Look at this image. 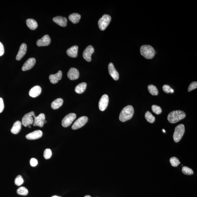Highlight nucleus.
Instances as JSON below:
<instances>
[{
    "mask_svg": "<svg viewBox=\"0 0 197 197\" xmlns=\"http://www.w3.org/2000/svg\"><path fill=\"white\" fill-rule=\"evenodd\" d=\"M52 197H61L57 196H52Z\"/></svg>",
    "mask_w": 197,
    "mask_h": 197,
    "instance_id": "41",
    "label": "nucleus"
},
{
    "mask_svg": "<svg viewBox=\"0 0 197 197\" xmlns=\"http://www.w3.org/2000/svg\"><path fill=\"white\" fill-rule=\"evenodd\" d=\"M29 128H31V126H29Z\"/></svg>",
    "mask_w": 197,
    "mask_h": 197,
    "instance_id": "44",
    "label": "nucleus"
},
{
    "mask_svg": "<svg viewBox=\"0 0 197 197\" xmlns=\"http://www.w3.org/2000/svg\"><path fill=\"white\" fill-rule=\"evenodd\" d=\"M17 194L19 195L25 196L28 194V191L26 187H21L17 190Z\"/></svg>",
    "mask_w": 197,
    "mask_h": 197,
    "instance_id": "29",
    "label": "nucleus"
},
{
    "mask_svg": "<svg viewBox=\"0 0 197 197\" xmlns=\"http://www.w3.org/2000/svg\"><path fill=\"white\" fill-rule=\"evenodd\" d=\"M186 117V114L184 112L181 110H176L169 114L168 119L170 123H175L184 119Z\"/></svg>",
    "mask_w": 197,
    "mask_h": 197,
    "instance_id": "2",
    "label": "nucleus"
},
{
    "mask_svg": "<svg viewBox=\"0 0 197 197\" xmlns=\"http://www.w3.org/2000/svg\"><path fill=\"white\" fill-rule=\"evenodd\" d=\"M145 117L146 119L147 122L150 123H153L155 121V117L149 111L146 112L145 114Z\"/></svg>",
    "mask_w": 197,
    "mask_h": 197,
    "instance_id": "28",
    "label": "nucleus"
},
{
    "mask_svg": "<svg viewBox=\"0 0 197 197\" xmlns=\"http://www.w3.org/2000/svg\"><path fill=\"white\" fill-rule=\"evenodd\" d=\"M67 76L70 80H75L78 79L79 76V71L75 68H72L68 72Z\"/></svg>",
    "mask_w": 197,
    "mask_h": 197,
    "instance_id": "15",
    "label": "nucleus"
},
{
    "mask_svg": "<svg viewBox=\"0 0 197 197\" xmlns=\"http://www.w3.org/2000/svg\"><path fill=\"white\" fill-rule=\"evenodd\" d=\"M78 46L74 45L66 50L67 55L71 58H76L78 56Z\"/></svg>",
    "mask_w": 197,
    "mask_h": 197,
    "instance_id": "20",
    "label": "nucleus"
},
{
    "mask_svg": "<svg viewBox=\"0 0 197 197\" xmlns=\"http://www.w3.org/2000/svg\"><path fill=\"white\" fill-rule=\"evenodd\" d=\"M162 130H163V132H164L165 133H166V131H165V130L164 129H163Z\"/></svg>",
    "mask_w": 197,
    "mask_h": 197,
    "instance_id": "42",
    "label": "nucleus"
},
{
    "mask_svg": "<svg viewBox=\"0 0 197 197\" xmlns=\"http://www.w3.org/2000/svg\"><path fill=\"white\" fill-rule=\"evenodd\" d=\"M63 99L61 98H58L54 100L51 104V107L54 110L59 108L62 106L63 103Z\"/></svg>",
    "mask_w": 197,
    "mask_h": 197,
    "instance_id": "26",
    "label": "nucleus"
},
{
    "mask_svg": "<svg viewBox=\"0 0 197 197\" xmlns=\"http://www.w3.org/2000/svg\"><path fill=\"white\" fill-rule=\"evenodd\" d=\"M182 172L186 175H190L194 174V171L191 168L187 166H183L182 169Z\"/></svg>",
    "mask_w": 197,
    "mask_h": 197,
    "instance_id": "31",
    "label": "nucleus"
},
{
    "mask_svg": "<svg viewBox=\"0 0 197 197\" xmlns=\"http://www.w3.org/2000/svg\"><path fill=\"white\" fill-rule=\"evenodd\" d=\"M88 121V118L86 116L80 117L74 122L72 126L73 130H76L84 125Z\"/></svg>",
    "mask_w": 197,
    "mask_h": 197,
    "instance_id": "8",
    "label": "nucleus"
},
{
    "mask_svg": "<svg viewBox=\"0 0 197 197\" xmlns=\"http://www.w3.org/2000/svg\"><path fill=\"white\" fill-rule=\"evenodd\" d=\"M36 117L35 114L33 111L30 112L25 114L22 119V124L26 127L31 126L33 123Z\"/></svg>",
    "mask_w": 197,
    "mask_h": 197,
    "instance_id": "6",
    "label": "nucleus"
},
{
    "mask_svg": "<svg viewBox=\"0 0 197 197\" xmlns=\"http://www.w3.org/2000/svg\"><path fill=\"white\" fill-rule=\"evenodd\" d=\"M162 90L168 94V93H172L174 92V90L169 85H164L162 86Z\"/></svg>",
    "mask_w": 197,
    "mask_h": 197,
    "instance_id": "35",
    "label": "nucleus"
},
{
    "mask_svg": "<svg viewBox=\"0 0 197 197\" xmlns=\"http://www.w3.org/2000/svg\"><path fill=\"white\" fill-rule=\"evenodd\" d=\"M45 114L43 113H41L38 116L34 118L33 125L34 126H38L42 127H43L44 121L45 120Z\"/></svg>",
    "mask_w": 197,
    "mask_h": 197,
    "instance_id": "11",
    "label": "nucleus"
},
{
    "mask_svg": "<svg viewBox=\"0 0 197 197\" xmlns=\"http://www.w3.org/2000/svg\"><path fill=\"white\" fill-rule=\"evenodd\" d=\"M22 123L19 121L15 122L11 129V132L13 134H17L20 131Z\"/></svg>",
    "mask_w": 197,
    "mask_h": 197,
    "instance_id": "23",
    "label": "nucleus"
},
{
    "mask_svg": "<svg viewBox=\"0 0 197 197\" xmlns=\"http://www.w3.org/2000/svg\"><path fill=\"white\" fill-rule=\"evenodd\" d=\"M197 88V82H192V83L189 86L188 88V91L190 92L192 91L194 89Z\"/></svg>",
    "mask_w": 197,
    "mask_h": 197,
    "instance_id": "36",
    "label": "nucleus"
},
{
    "mask_svg": "<svg viewBox=\"0 0 197 197\" xmlns=\"http://www.w3.org/2000/svg\"><path fill=\"white\" fill-rule=\"evenodd\" d=\"M148 90L150 94L153 96L157 95L158 91L157 88L155 86L151 84L148 86Z\"/></svg>",
    "mask_w": 197,
    "mask_h": 197,
    "instance_id": "27",
    "label": "nucleus"
},
{
    "mask_svg": "<svg viewBox=\"0 0 197 197\" xmlns=\"http://www.w3.org/2000/svg\"><path fill=\"white\" fill-rule=\"evenodd\" d=\"M134 109L133 106L128 105L122 109L120 114L119 119L122 122H125L131 119L133 115Z\"/></svg>",
    "mask_w": 197,
    "mask_h": 197,
    "instance_id": "1",
    "label": "nucleus"
},
{
    "mask_svg": "<svg viewBox=\"0 0 197 197\" xmlns=\"http://www.w3.org/2000/svg\"><path fill=\"white\" fill-rule=\"evenodd\" d=\"M141 55L147 59H152L155 54V51L153 48L149 45H142L140 48Z\"/></svg>",
    "mask_w": 197,
    "mask_h": 197,
    "instance_id": "3",
    "label": "nucleus"
},
{
    "mask_svg": "<svg viewBox=\"0 0 197 197\" xmlns=\"http://www.w3.org/2000/svg\"><path fill=\"white\" fill-rule=\"evenodd\" d=\"M53 20L57 24L62 27H66L67 25V20L65 17L57 16L53 18Z\"/></svg>",
    "mask_w": 197,
    "mask_h": 197,
    "instance_id": "19",
    "label": "nucleus"
},
{
    "mask_svg": "<svg viewBox=\"0 0 197 197\" xmlns=\"http://www.w3.org/2000/svg\"><path fill=\"white\" fill-rule=\"evenodd\" d=\"M62 71L59 70L58 72L55 74H50L49 76V80L50 82L53 84L58 83V81L62 79Z\"/></svg>",
    "mask_w": 197,
    "mask_h": 197,
    "instance_id": "18",
    "label": "nucleus"
},
{
    "mask_svg": "<svg viewBox=\"0 0 197 197\" xmlns=\"http://www.w3.org/2000/svg\"><path fill=\"white\" fill-rule=\"evenodd\" d=\"M185 132V126L183 124L179 125L176 127L173 135L175 142H178L180 140Z\"/></svg>",
    "mask_w": 197,
    "mask_h": 197,
    "instance_id": "4",
    "label": "nucleus"
},
{
    "mask_svg": "<svg viewBox=\"0 0 197 197\" xmlns=\"http://www.w3.org/2000/svg\"><path fill=\"white\" fill-rule=\"evenodd\" d=\"M76 117V114L74 113H70L66 116L62 121V126L67 127L70 125Z\"/></svg>",
    "mask_w": 197,
    "mask_h": 197,
    "instance_id": "7",
    "label": "nucleus"
},
{
    "mask_svg": "<svg viewBox=\"0 0 197 197\" xmlns=\"http://www.w3.org/2000/svg\"><path fill=\"white\" fill-rule=\"evenodd\" d=\"M69 19L73 23L76 24L79 22L81 15L78 13H73L69 16Z\"/></svg>",
    "mask_w": 197,
    "mask_h": 197,
    "instance_id": "25",
    "label": "nucleus"
},
{
    "mask_svg": "<svg viewBox=\"0 0 197 197\" xmlns=\"http://www.w3.org/2000/svg\"><path fill=\"white\" fill-rule=\"evenodd\" d=\"M41 90H41V87L40 86H34L30 89L29 91V95L32 98H36L41 94Z\"/></svg>",
    "mask_w": 197,
    "mask_h": 197,
    "instance_id": "21",
    "label": "nucleus"
},
{
    "mask_svg": "<svg viewBox=\"0 0 197 197\" xmlns=\"http://www.w3.org/2000/svg\"><path fill=\"white\" fill-rule=\"evenodd\" d=\"M36 60L34 58H29L24 64L22 68L23 71H26L30 70L35 65Z\"/></svg>",
    "mask_w": 197,
    "mask_h": 197,
    "instance_id": "14",
    "label": "nucleus"
},
{
    "mask_svg": "<svg viewBox=\"0 0 197 197\" xmlns=\"http://www.w3.org/2000/svg\"><path fill=\"white\" fill-rule=\"evenodd\" d=\"M30 164L32 166H36L38 164V161L35 158H32L30 159Z\"/></svg>",
    "mask_w": 197,
    "mask_h": 197,
    "instance_id": "37",
    "label": "nucleus"
},
{
    "mask_svg": "<svg viewBox=\"0 0 197 197\" xmlns=\"http://www.w3.org/2000/svg\"><path fill=\"white\" fill-rule=\"evenodd\" d=\"M151 109L153 112L155 113L157 115H159L162 113L161 108L159 106L157 105H153L151 107Z\"/></svg>",
    "mask_w": 197,
    "mask_h": 197,
    "instance_id": "32",
    "label": "nucleus"
},
{
    "mask_svg": "<svg viewBox=\"0 0 197 197\" xmlns=\"http://www.w3.org/2000/svg\"><path fill=\"white\" fill-rule=\"evenodd\" d=\"M27 27L31 30H34L38 27V24L36 21L33 19H28L26 21Z\"/></svg>",
    "mask_w": 197,
    "mask_h": 197,
    "instance_id": "22",
    "label": "nucleus"
},
{
    "mask_svg": "<svg viewBox=\"0 0 197 197\" xmlns=\"http://www.w3.org/2000/svg\"><path fill=\"white\" fill-rule=\"evenodd\" d=\"M46 123V121L45 120L44 121V123Z\"/></svg>",
    "mask_w": 197,
    "mask_h": 197,
    "instance_id": "43",
    "label": "nucleus"
},
{
    "mask_svg": "<svg viewBox=\"0 0 197 197\" xmlns=\"http://www.w3.org/2000/svg\"><path fill=\"white\" fill-rule=\"evenodd\" d=\"M84 197H91V196H90V195H86V196H85Z\"/></svg>",
    "mask_w": 197,
    "mask_h": 197,
    "instance_id": "40",
    "label": "nucleus"
},
{
    "mask_svg": "<svg viewBox=\"0 0 197 197\" xmlns=\"http://www.w3.org/2000/svg\"><path fill=\"white\" fill-rule=\"evenodd\" d=\"M111 19V16L109 15H104L102 18L100 19L98 22V27L100 30L102 31L105 30L109 26Z\"/></svg>",
    "mask_w": 197,
    "mask_h": 197,
    "instance_id": "5",
    "label": "nucleus"
},
{
    "mask_svg": "<svg viewBox=\"0 0 197 197\" xmlns=\"http://www.w3.org/2000/svg\"><path fill=\"white\" fill-rule=\"evenodd\" d=\"M51 39L48 35L44 36L40 39L37 41V45L38 46H48L51 43Z\"/></svg>",
    "mask_w": 197,
    "mask_h": 197,
    "instance_id": "13",
    "label": "nucleus"
},
{
    "mask_svg": "<svg viewBox=\"0 0 197 197\" xmlns=\"http://www.w3.org/2000/svg\"><path fill=\"white\" fill-rule=\"evenodd\" d=\"M42 132L40 130H36L27 134L26 137L29 140H34L40 138L42 136Z\"/></svg>",
    "mask_w": 197,
    "mask_h": 197,
    "instance_id": "16",
    "label": "nucleus"
},
{
    "mask_svg": "<svg viewBox=\"0 0 197 197\" xmlns=\"http://www.w3.org/2000/svg\"><path fill=\"white\" fill-rule=\"evenodd\" d=\"M94 52V48L91 45H89L86 48L83 53L84 58L88 62L91 60V55Z\"/></svg>",
    "mask_w": 197,
    "mask_h": 197,
    "instance_id": "10",
    "label": "nucleus"
},
{
    "mask_svg": "<svg viewBox=\"0 0 197 197\" xmlns=\"http://www.w3.org/2000/svg\"><path fill=\"white\" fill-rule=\"evenodd\" d=\"M23 180L21 175H18L15 180V183L17 186H20L23 183Z\"/></svg>",
    "mask_w": 197,
    "mask_h": 197,
    "instance_id": "33",
    "label": "nucleus"
},
{
    "mask_svg": "<svg viewBox=\"0 0 197 197\" xmlns=\"http://www.w3.org/2000/svg\"><path fill=\"white\" fill-rule=\"evenodd\" d=\"M109 74L115 80H118L119 78V74L114 67V64L111 62L109 63L108 66Z\"/></svg>",
    "mask_w": 197,
    "mask_h": 197,
    "instance_id": "12",
    "label": "nucleus"
},
{
    "mask_svg": "<svg viewBox=\"0 0 197 197\" xmlns=\"http://www.w3.org/2000/svg\"><path fill=\"white\" fill-rule=\"evenodd\" d=\"M170 162L172 166H174V167H177L180 163V162L179 159L175 157H172L170 158Z\"/></svg>",
    "mask_w": 197,
    "mask_h": 197,
    "instance_id": "30",
    "label": "nucleus"
},
{
    "mask_svg": "<svg viewBox=\"0 0 197 197\" xmlns=\"http://www.w3.org/2000/svg\"><path fill=\"white\" fill-rule=\"evenodd\" d=\"M87 84L86 82H82L76 86L75 91L78 94H80L84 92L86 88Z\"/></svg>",
    "mask_w": 197,
    "mask_h": 197,
    "instance_id": "24",
    "label": "nucleus"
},
{
    "mask_svg": "<svg viewBox=\"0 0 197 197\" xmlns=\"http://www.w3.org/2000/svg\"><path fill=\"white\" fill-rule=\"evenodd\" d=\"M27 45L25 43H23L21 45L19 50L16 56V59L17 60L19 61L23 58L25 55L27 51Z\"/></svg>",
    "mask_w": 197,
    "mask_h": 197,
    "instance_id": "17",
    "label": "nucleus"
},
{
    "mask_svg": "<svg viewBox=\"0 0 197 197\" xmlns=\"http://www.w3.org/2000/svg\"><path fill=\"white\" fill-rule=\"evenodd\" d=\"M4 48L3 44L0 42V56H2L4 54Z\"/></svg>",
    "mask_w": 197,
    "mask_h": 197,
    "instance_id": "39",
    "label": "nucleus"
},
{
    "mask_svg": "<svg viewBox=\"0 0 197 197\" xmlns=\"http://www.w3.org/2000/svg\"><path fill=\"white\" fill-rule=\"evenodd\" d=\"M109 98L107 94H104L101 97L98 103V107L101 111H104L106 110L108 105Z\"/></svg>",
    "mask_w": 197,
    "mask_h": 197,
    "instance_id": "9",
    "label": "nucleus"
},
{
    "mask_svg": "<svg viewBox=\"0 0 197 197\" xmlns=\"http://www.w3.org/2000/svg\"><path fill=\"white\" fill-rule=\"evenodd\" d=\"M52 155L51 150L50 149H46L44 151V157L46 159H48L51 157Z\"/></svg>",
    "mask_w": 197,
    "mask_h": 197,
    "instance_id": "34",
    "label": "nucleus"
},
{
    "mask_svg": "<svg viewBox=\"0 0 197 197\" xmlns=\"http://www.w3.org/2000/svg\"><path fill=\"white\" fill-rule=\"evenodd\" d=\"M4 108L3 101L2 98H0V113L2 112Z\"/></svg>",
    "mask_w": 197,
    "mask_h": 197,
    "instance_id": "38",
    "label": "nucleus"
}]
</instances>
